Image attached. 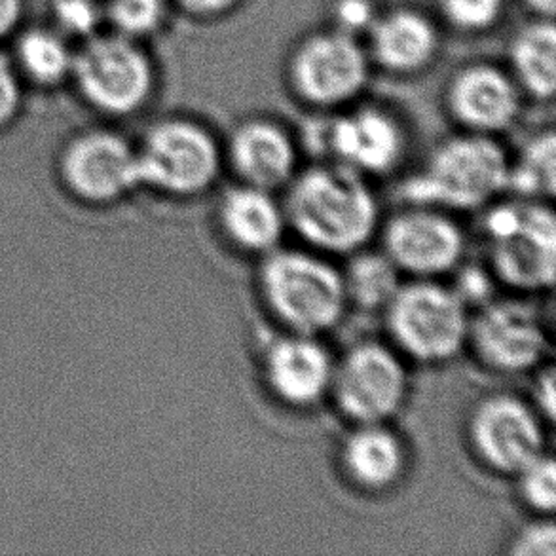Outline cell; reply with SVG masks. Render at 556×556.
Segmentation results:
<instances>
[{"instance_id": "obj_1", "label": "cell", "mask_w": 556, "mask_h": 556, "mask_svg": "<svg viewBox=\"0 0 556 556\" xmlns=\"http://www.w3.org/2000/svg\"><path fill=\"white\" fill-rule=\"evenodd\" d=\"M287 228L321 255H354L378 236L382 211L370 179L334 162L299 169L283 188Z\"/></svg>"}, {"instance_id": "obj_2", "label": "cell", "mask_w": 556, "mask_h": 556, "mask_svg": "<svg viewBox=\"0 0 556 556\" xmlns=\"http://www.w3.org/2000/svg\"><path fill=\"white\" fill-rule=\"evenodd\" d=\"M255 293L276 331L325 337L350 312L342 270L304 245H281L258 258Z\"/></svg>"}, {"instance_id": "obj_3", "label": "cell", "mask_w": 556, "mask_h": 556, "mask_svg": "<svg viewBox=\"0 0 556 556\" xmlns=\"http://www.w3.org/2000/svg\"><path fill=\"white\" fill-rule=\"evenodd\" d=\"M482 263L513 294L551 293L556 276L553 203L507 194L481 211Z\"/></svg>"}, {"instance_id": "obj_4", "label": "cell", "mask_w": 556, "mask_h": 556, "mask_svg": "<svg viewBox=\"0 0 556 556\" xmlns=\"http://www.w3.org/2000/svg\"><path fill=\"white\" fill-rule=\"evenodd\" d=\"M511 154L494 136L462 131L444 139L426 164L401 185L403 202L439 210L481 213L507 195Z\"/></svg>"}, {"instance_id": "obj_5", "label": "cell", "mask_w": 556, "mask_h": 556, "mask_svg": "<svg viewBox=\"0 0 556 556\" xmlns=\"http://www.w3.org/2000/svg\"><path fill=\"white\" fill-rule=\"evenodd\" d=\"M382 316L388 342L410 365L444 367L466 354L471 309L446 279H403Z\"/></svg>"}, {"instance_id": "obj_6", "label": "cell", "mask_w": 556, "mask_h": 556, "mask_svg": "<svg viewBox=\"0 0 556 556\" xmlns=\"http://www.w3.org/2000/svg\"><path fill=\"white\" fill-rule=\"evenodd\" d=\"M530 299L535 296H494L471 312L466 354L484 372L520 378L553 362V316Z\"/></svg>"}, {"instance_id": "obj_7", "label": "cell", "mask_w": 556, "mask_h": 556, "mask_svg": "<svg viewBox=\"0 0 556 556\" xmlns=\"http://www.w3.org/2000/svg\"><path fill=\"white\" fill-rule=\"evenodd\" d=\"M141 187L175 202H194L217 188L225 149L202 122L167 118L152 126L137 151Z\"/></svg>"}, {"instance_id": "obj_8", "label": "cell", "mask_w": 556, "mask_h": 556, "mask_svg": "<svg viewBox=\"0 0 556 556\" xmlns=\"http://www.w3.org/2000/svg\"><path fill=\"white\" fill-rule=\"evenodd\" d=\"M410 363L390 342L363 339L334 357L329 401L354 424H395L413 395Z\"/></svg>"}, {"instance_id": "obj_9", "label": "cell", "mask_w": 556, "mask_h": 556, "mask_svg": "<svg viewBox=\"0 0 556 556\" xmlns=\"http://www.w3.org/2000/svg\"><path fill=\"white\" fill-rule=\"evenodd\" d=\"M551 426L527 395L492 390L475 399L464 418L466 451L484 473L511 479L549 451Z\"/></svg>"}, {"instance_id": "obj_10", "label": "cell", "mask_w": 556, "mask_h": 556, "mask_svg": "<svg viewBox=\"0 0 556 556\" xmlns=\"http://www.w3.org/2000/svg\"><path fill=\"white\" fill-rule=\"evenodd\" d=\"M376 238L403 279L451 278L469 251L458 215L426 203L403 202L382 217Z\"/></svg>"}, {"instance_id": "obj_11", "label": "cell", "mask_w": 556, "mask_h": 556, "mask_svg": "<svg viewBox=\"0 0 556 556\" xmlns=\"http://www.w3.org/2000/svg\"><path fill=\"white\" fill-rule=\"evenodd\" d=\"M370 58L357 38L342 30H319L302 38L287 61L294 98L317 111L352 103L367 88Z\"/></svg>"}, {"instance_id": "obj_12", "label": "cell", "mask_w": 556, "mask_h": 556, "mask_svg": "<svg viewBox=\"0 0 556 556\" xmlns=\"http://www.w3.org/2000/svg\"><path fill=\"white\" fill-rule=\"evenodd\" d=\"M256 367L268 397L286 410L312 413L329 401L334 355L324 337L276 331Z\"/></svg>"}, {"instance_id": "obj_13", "label": "cell", "mask_w": 556, "mask_h": 556, "mask_svg": "<svg viewBox=\"0 0 556 556\" xmlns=\"http://www.w3.org/2000/svg\"><path fill=\"white\" fill-rule=\"evenodd\" d=\"M327 160L367 179L388 177L403 166L408 131L399 116L378 105L357 106L331 121L319 137Z\"/></svg>"}, {"instance_id": "obj_14", "label": "cell", "mask_w": 556, "mask_h": 556, "mask_svg": "<svg viewBox=\"0 0 556 556\" xmlns=\"http://www.w3.org/2000/svg\"><path fill=\"white\" fill-rule=\"evenodd\" d=\"M75 68L86 98L106 113H136L154 88L151 61L128 37L93 40L76 60Z\"/></svg>"}, {"instance_id": "obj_15", "label": "cell", "mask_w": 556, "mask_h": 556, "mask_svg": "<svg viewBox=\"0 0 556 556\" xmlns=\"http://www.w3.org/2000/svg\"><path fill=\"white\" fill-rule=\"evenodd\" d=\"M334 464L346 489L376 500L403 489L413 451L395 424H354L340 439Z\"/></svg>"}, {"instance_id": "obj_16", "label": "cell", "mask_w": 556, "mask_h": 556, "mask_svg": "<svg viewBox=\"0 0 556 556\" xmlns=\"http://www.w3.org/2000/svg\"><path fill=\"white\" fill-rule=\"evenodd\" d=\"M444 106L462 131L496 137L519 118L522 91L504 68L471 63L448 80Z\"/></svg>"}, {"instance_id": "obj_17", "label": "cell", "mask_w": 556, "mask_h": 556, "mask_svg": "<svg viewBox=\"0 0 556 556\" xmlns=\"http://www.w3.org/2000/svg\"><path fill=\"white\" fill-rule=\"evenodd\" d=\"M225 167L236 182L283 192L301 169V147L289 129L270 118H249L223 144Z\"/></svg>"}, {"instance_id": "obj_18", "label": "cell", "mask_w": 556, "mask_h": 556, "mask_svg": "<svg viewBox=\"0 0 556 556\" xmlns=\"http://www.w3.org/2000/svg\"><path fill=\"white\" fill-rule=\"evenodd\" d=\"M213 225L226 248L243 258H263L281 248L287 228L283 203L276 192L236 182L218 194Z\"/></svg>"}, {"instance_id": "obj_19", "label": "cell", "mask_w": 556, "mask_h": 556, "mask_svg": "<svg viewBox=\"0 0 556 556\" xmlns=\"http://www.w3.org/2000/svg\"><path fill=\"white\" fill-rule=\"evenodd\" d=\"M65 175L78 194L93 202H113L141 187L137 151L113 134L76 141L65 159Z\"/></svg>"}, {"instance_id": "obj_20", "label": "cell", "mask_w": 556, "mask_h": 556, "mask_svg": "<svg viewBox=\"0 0 556 556\" xmlns=\"http://www.w3.org/2000/svg\"><path fill=\"white\" fill-rule=\"evenodd\" d=\"M369 58L391 75H418L435 61L439 30L416 8H395L378 15L369 29Z\"/></svg>"}, {"instance_id": "obj_21", "label": "cell", "mask_w": 556, "mask_h": 556, "mask_svg": "<svg viewBox=\"0 0 556 556\" xmlns=\"http://www.w3.org/2000/svg\"><path fill=\"white\" fill-rule=\"evenodd\" d=\"M513 80L522 96L535 101H551L556 90V27L555 20L528 23L513 38L509 48Z\"/></svg>"}, {"instance_id": "obj_22", "label": "cell", "mask_w": 556, "mask_h": 556, "mask_svg": "<svg viewBox=\"0 0 556 556\" xmlns=\"http://www.w3.org/2000/svg\"><path fill=\"white\" fill-rule=\"evenodd\" d=\"M340 270L350 309L382 314L386 304L403 283V276L380 249L365 248L346 256V266Z\"/></svg>"}, {"instance_id": "obj_23", "label": "cell", "mask_w": 556, "mask_h": 556, "mask_svg": "<svg viewBox=\"0 0 556 556\" xmlns=\"http://www.w3.org/2000/svg\"><path fill=\"white\" fill-rule=\"evenodd\" d=\"M556 190L555 129H542L530 137L509 160L507 194L538 202H551Z\"/></svg>"}, {"instance_id": "obj_24", "label": "cell", "mask_w": 556, "mask_h": 556, "mask_svg": "<svg viewBox=\"0 0 556 556\" xmlns=\"http://www.w3.org/2000/svg\"><path fill=\"white\" fill-rule=\"evenodd\" d=\"M517 502L530 517H553L556 509V464L553 452L545 451L519 473L513 475Z\"/></svg>"}, {"instance_id": "obj_25", "label": "cell", "mask_w": 556, "mask_h": 556, "mask_svg": "<svg viewBox=\"0 0 556 556\" xmlns=\"http://www.w3.org/2000/svg\"><path fill=\"white\" fill-rule=\"evenodd\" d=\"M25 68L40 83H55L67 75L71 55L60 38L45 30H33L20 45Z\"/></svg>"}, {"instance_id": "obj_26", "label": "cell", "mask_w": 556, "mask_h": 556, "mask_svg": "<svg viewBox=\"0 0 556 556\" xmlns=\"http://www.w3.org/2000/svg\"><path fill=\"white\" fill-rule=\"evenodd\" d=\"M439 10L452 29L481 35L500 23L505 0H439Z\"/></svg>"}, {"instance_id": "obj_27", "label": "cell", "mask_w": 556, "mask_h": 556, "mask_svg": "<svg viewBox=\"0 0 556 556\" xmlns=\"http://www.w3.org/2000/svg\"><path fill=\"white\" fill-rule=\"evenodd\" d=\"M109 14L126 37H144L162 27L166 20V0H111Z\"/></svg>"}, {"instance_id": "obj_28", "label": "cell", "mask_w": 556, "mask_h": 556, "mask_svg": "<svg viewBox=\"0 0 556 556\" xmlns=\"http://www.w3.org/2000/svg\"><path fill=\"white\" fill-rule=\"evenodd\" d=\"M505 555L555 556V517H530L505 543Z\"/></svg>"}, {"instance_id": "obj_29", "label": "cell", "mask_w": 556, "mask_h": 556, "mask_svg": "<svg viewBox=\"0 0 556 556\" xmlns=\"http://www.w3.org/2000/svg\"><path fill=\"white\" fill-rule=\"evenodd\" d=\"M376 10L372 0H334L332 4V29L342 30L352 37L369 33L375 23Z\"/></svg>"}, {"instance_id": "obj_30", "label": "cell", "mask_w": 556, "mask_h": 556, "mask_svg": "<svg viewBox=\"0 0 556 556\" xmlns=\"http://www.w3.org/2000/svg\"><path fill=\"white\" fill-rule=\"evenodd\" d=\"M530 376H532V383H530V393L527 395L528 401L534 405L543 420L547 421L553 428L556 403L555 365H553V362L547 363Z\"/></svg>"}, {"instance_id": "obj_31", "label": "cell", "mask_w": 556, "mask_h": 556, "mask_svg": "<svg viewBox=\"0 0 556 556\" xmlns=\"http://www.w3.org/2000/svg\"><path fill=\"white\" fill-rule=\"evenodd\" d=\"M60 22L73 33H90L98 23V8L91 0H60L58 2Z\"/></svg>"}, {"instance_id": "obj_32", "label": "cell", "mask_w": 556, "mask_h": 556, "mask_svg": "<svg viewBox=\"0 0 556 556\" xmlns=\"http://www.w3.org/2000/svg\"><path fill=\"white\" fill-rule=\"evenodd\" d=\"M185 14L195 20H217L240 7L241 0H177Z\"/></svg>"}, {"instance_id": "obj_33", "label": "cell", "mask_w": 556, "mask_h": 556, "mask_svg": "<svg viewBox=\"0 0 556 556\" xmlns=\"http://www.w3.org/2000/svg\"><path fill=\"white\" fill-rule=\"evenodd\" d=\"M17 99H20V91H17L14 73L8 67L7 61L0 58V124L10 121V116L14 114L17 106Z\"/></svg>"}, {"instance_id": "obj_34", "label": "cell", "mask_w": 556, "mask_h": 556, "mask_svg": "<svg viewBox=\"0 0 556 556\" xmlns=\"http://www.w3.org/2000/svg\"><path fill=\"white\" fill-rule=\"evenodd\" d=\"M20 17V0H0V35L14 27Z\"/></svg>"}, {"instance_id": "obj_35", "label": "cell", "mask_w": 556, "mask_h": 556, "mask_svg": "<svg viewBox=\"0 0 556 556\" xmlns=\"http://www.w3.org/2000/svg\"><path fill=\"white\" fill-rule=\"evenodd\" d=\"M530 14L540 20H555L556 0H522Z\"/></svg>"}]
</instances>
